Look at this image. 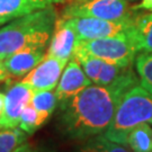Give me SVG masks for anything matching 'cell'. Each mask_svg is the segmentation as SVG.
Instances as JSON below:
<instances>
[{
	"label": "cell",
	"mask_w": 152,
	"mask_h": 152,
	"mask_svg": "<svg viewBox=\"0 0 152 152\" xmlns=\"http://www.w3.org/2000/svg\"><path fill=\"white\" fill-rule=\"evenodd\" d=\"M53 6L18 17L0 28V60L29 46H45L56 23Z\"/></svg>",
	"instance_id": "7a4b0ae2"
},
{
	"label": "cell",
	"mask_w": 152,
	"mask_h": 152,
	"mask_svg": "<svg viewBox=\"0 0 152 152\" xmlns=\"http://www.w3.org/2000/svg\"><path fill=\"white\" fill-rule=\"evenodd\" d=\"M134 63L140 85L152 95V53H140Z\"/></svg>",
	"instance_id": "d6986e66"
},
{
	"label": "cell",
	"mask_w": 152,
	"mask_h": 152,
	"mask_svg": "<svg viewBox=\"0 0 152 152\" xmlns=\"http://www.w3.org/2000/svg\"><path fill=\"white\" fill-rule=\"evenodd\" d=\"M139 79L126 80L112 86L91 83L76 96L59 104L58 127L71 140H88L104 134L108 129L121 98Z\"/></svg>",
	"instance_id": "6da1fadb"
},
{
	"label": "cell",
	"mask_w": 152,
	"mask_h": 152,
	"mask_svg": "<svg viewBox=\"0 0 152 152\" xmlns=\"http://www.w3.org/2000/svg\"><path fill=\"white\" fill-rule=\"evenodd\" d=\"M91 83V80L85 73L80 63L75 58H72L65 65L60 81L55 88L59 104L76 96Z\"/></svg>",
	"instance_id": "30bf717a"
},
{
	"label": "cell",
	"mask_w": 152,
	"mask_h": 152,
	"mask_svg": "<svg viewBox=\"0 0 152 152\" xmlns=\"http://www.w3.org/2000/svg\"><path fill=\"white\" fill-rule=\"evenodd\" d=\"M77 152H132L125 145L110 141L104 134L92 136L78 149Z\"/></svg>",
	"instance_id": "2e32d148"
},
{
	"label": "cell",
	"mask_w": 152,
	"mask_h": 152,
	"mask_svg": "<svg viewBox=\"0 0 152 152\" xmlns=\"http://www.w3.org/2000/svg\"><path fill=\"white\" fill-rule=\"evenodd\" d=\"M127 1H134V0H127Z\"/></svg>",
	"instance_id": "484cf974"
},
{
	"label": "cell",
	"mask_w": 152,
	"mask_h": 152,
	"mask_svg": "<svg viewBox=\"0 0 152 152\" xmlns=\"http://www.w3.org/2000/svg\"><path fill=\"white\" fill-rule=\"evenodd\" d=\"M31 104L39 113L50 118V116L53 114L56 106L59 105V100L53 90H39L33 91Z\"/></svg>",
	"instance_id": "ac0fdd59"
},
{
	"label": "cell",
	"mask_w": 152,
	"mask_h": 152,
	"mask_svg": "<svg viewBox=\"0 0 152 152\" xmlns=\"http://www.w3.org/2000/svg\"><path fill=\"white\" fill-rule=\"evenodd\" d=\"M5 98L6 95L4 92H0V120L2 118L4 110H5Z\"/></svg>",
	"instance_id": "d4e9b609"
},
{
	"label": "cell",
	"mask_w": 152,
	"mask_h": 152,
	"mask_svg": "<svg viewBox=\"0 0 152 152\" xmlns=\"http://www.w3.org/2000/svg\"><path fill=\"white\" fill-rule=\"evenodd\" d=\"M76 49L121 66L132 65L139 53L131 32L109 37L78 41Z\"/></svg>",
	"instance_id": "277c9868"
},
{
	"label": "cell",
	"mask_w": 152,
	"mask_h": 152,
	"mask_svg": "<svg viewBox=\"0 0 152 152\" xmlns=\"http://www.w3.org/2000/svg\"><path fill=\"white\" fill-rule=\"evenodd\" d=\"M68 62L45 55L34 69L24 76L22 82L32 88L33 91L53 90L56 88Z\"/></svg>",
	"instance_id": "ba28073f"
},
{
	"label": "cell",
	"mask_w": 152,
	"mask_h": 152,
	"mask_svg": "<svg viewBox=\"0 0 152 152\" xmlns=\"http://www.w3.org/2000/svg\"><path fill=\"white\" fill-rule=\"evenodd\" d=\"M37 9L36 0H0V26Z\"/></svg>",
	"instance_id": "4fadbf2b"
},
{
	"label": "cell",
	"mask_w": 152,
	"mask_h": 152,
	"mask_svg": "<svg viewBox=\"0 0 152 152\" xmlns=\"http://www.w3.org/2000/svg\"><path fill=\"white\" fill-rule=\"evenodd\" d=\"M65 1H71V0H36L39 7L43 9V8H46V7H50V6H53L55 4H62V2H65Z\"/></svg>",
	"instance_id": "44dd1931"
},
{
	"label": "cell",
	"mask_w": 152,
	"mask_h": 152,
	"mask_svg": "<svg viewBox=\"0 0 152 152\" xmlns=\"http://www.w3.org/2000/svg\"><path fill=\"white\" fill-rule=\"evenodd\" d=\"M48 152H53V151H48Z\"/></svg>",
	"instance_id": "4316f807"
},
{
	"label": "cell",
	"mask_w": 152,
	"mask_h": 152,
	"mask_svg": "<svg viewBox=\"0 0 152 152\" xmlns=\"http://www.w3.org/2000/svg\"><path fill=\"white\" fill-rule=\"evenodd\" d=\"M8 77H9V75H8V72H7V70H6L5 65H4V63H2V61L0 60V82L6 80Z\"/></svg>",
	"instance_id": "cb8c5ba5"
},
{
	"label": "cell",
	"mask_w": 152,
	"mask_h": 152,
	"mask_svg": "<svg viewBox=\"0 0 152 152\" xmlns=\"http://www.w3.org/2000/svg\"><path fill=\"white\" fill-rule=\"evenodd\" d=\"M12 152H38V151L35 148H33V145L31 143L25 142V143H23L22 145H19L17 149H15Z\"/></svg>",
	"instance_id": "7402d4cb"
},
{
	"label": "cell",
	"mask_w": 152,
	"mask_h": 152,
	"mask_svg": "<svg viewBox=\"0 0 152 152\" xmlns=\"http://www.w3.org/2000/svg\"><path fill=\"white\" fill-rule=\"evenodd\" d=\"M45 56V46H29L6 56L2 61L9 76L24 77Z\"/></svg>",
	"instance_id": "7c38bea8"
},
{
	"label": "cell",
	"mask_w": 152,
	"mask_h": 152,
	"mask_svg": "<svg viewBox=\"0 0 152 152\" xmlns=\"http://www.w3.org/2000/svg\"><path fill=\"white\" fill-rule=\"evenodd\" d=\"M76 32L79 41L109 37L130 33L133 28L134 20H106L91 17H63Z\"/></svg>",
	"instance_id": "52a82bcc"
},
{
	"label": "cell",
	"mask_w": 152,
	"mask_h": 152,
	"mask_svg": "<svg viewBox=\"0 0 152 152\" xmlns=\"http://www.w3.org/2000/svg\"><path fill=\"white\" fill-rule=\"evenodd\" d=\"M131 36L139 53H152V14L136 18Z\"/></svg>",
	"instance_id": "5bb4252c"
},
{
	"label": "cell",
	"mask_w": 152,
	"mask_h": 152,
	"mask_svg": "<svg viewBox=\"0 0 152 152\" xmlns=\"http://www.w3.org/2000/svg\"><path fill=\"white\" fill-rule=\"evenodd\" d=\"M143 123L152 124V95L141 85H135L121 98L113 121L104 135L110 141L126 145L129 133Z\"/></svg>",
	"instance_id": "3957f363"
},
{
	"label": "cell",
	"mask_w": 152,
	"mask_h": 152,
	"mask_svg": "<svg viewBox=\"0 0 152 152\" xmlns=\"http://www.w3.org/2000/svg\"><path fill=\"white\" fill-rule=\"evenodd\" d=\"M27 140V134L19 127L0 129V152H12Z\"/></svg>",
	"instance_id": "ffe728a7"
},
{
	"label": "cell",
	"mask_w": 152,
	"mask_h": 152,
	"mask_svg": "<svg viewBox=\"0 0 152 152\" xmlns=\"http://www.w3.org/2000/svg\"><path fill=\"white\" fill-rule=\"evenodd\" d=\"M126 145L132 152H152V129L143 123L135 126L126 139Z\"/></svg>",
	"instance_id": "9a60e30c"
},
{
	"label": "cell",
	"mask_w": 152,
	"mask_h": 152,
	"mask_svg": "<svg viewBox=\"0 0 152 152\" xmlns=\"http://www.w3.org/2000/svg\"><path fill=\"white\" fill-rule=\"evenodd\" d=\"M49 120L48 116L39 113L37 109L33 106L32 104L27 105L23 109L20 118H19V125L18 127L24 131L26 134H33Z\"/></svg>",
	"instance_id": "e0dca14e"
},
{
	"label": "cell",
	"mask_w": 152,
	"mask_h": 152,
	"mask_svg": "<svg viewBox=\"0 0 152 152\" xmlns=\"http://www.w3.org/2000/svg\"><path fill=\"white\" fill-rule=\"evenodd\" d=\"M72 58H75L80 63L85 73L92 83L98 86H112L126 80L139 79L132 69V65L121 66L109 63L77 49H75Z\"/></svg>",
	"instance_id": "8992f818"
},
{
	"label": "cell",
	"mask_w": 152,
	"mask_h": 152,
	"mask_svg": "<svg viewBox=\"0 0 152 152\" xmlns=\"http://www.w3.org/2000/svg\"><path fill=\"white\" fill-rule=\"evenodd\" d=\"M127 0H71L62 17H91L106 20H132Z\"/></svg>",
	"instance_id": "5b68a950"
},
{
	"label": "cell",
	"mask_w": 152,
	"mask_h": 152,
	"mask_svg": "<svg viewBox=\"0 0 152 152\" xmlns=\"http://www.w3.org/2000/svg\"><path fill=\"white\" fill-rule=\"evenodd\" d=\"M78 41L76 32L68 24L65 18H58L45 55L69 62L73 56Z\"/></svg>",
	"instance_id": "8fae6325"
},
{
	"label": "cell",
	"mask_w": 152,
	"mask_h": 152,
	"mask_svg": "<svg viewBox=\"0 0 152 152\" xmlns=\"http://www.w3.org/2000/svg\"><path fill=\"white\" fill-rule=\"evenodd\" d=\"M5 95V110L0 120V129H16L23 109L31 104L33 90L20 81L9 87Z\"/></svg>",
	"instance_id": "9c48e42d"
},
{
	"label": "cell",
	"mask_w": 152,
	"mask_h": 152,
	"mask_svg": "<svg viewBox=\"0 0 152 152\" xmlns=\"http://www.w3.org/2000/svg\"><path fill=\"white\" fill-rule=\"evenodd\" d=\"M133 9H143V10L152 11V0H141L139 5L133 7Z\"/></svg>",
	"instance_id": "603a6c76"
}]
</instances>
